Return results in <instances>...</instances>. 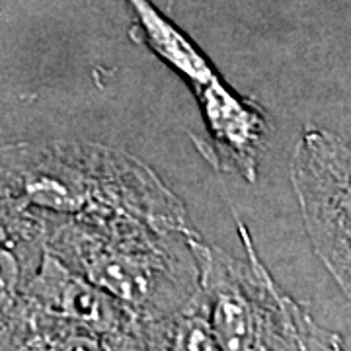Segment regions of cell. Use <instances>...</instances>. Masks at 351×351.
<instances>
[]
</instances>
